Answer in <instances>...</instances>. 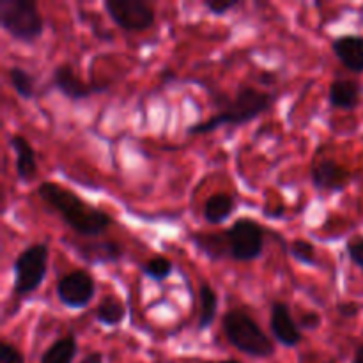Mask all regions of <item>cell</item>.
I'll use <instances>...</instances> for the list:
<instances>
[{
  "mask_svg": "<svg viewBox=\"0 0 363 363\" xmlns=\"http://www.w3.org/2000/svg\"><path fill=\"white\" fill-rule=\"evenodd\" d=\"M38 195L62 218V222L71 230L80 236H101L112 225V218L105 211L91 206L84 199H80V195L60 186V184L46 181V183L39 184Z\"/></svg>",
  "mask_w": 363,
  "mask_h": 363,
  "instance_id": "cell-1",
  "label": "cell"
},
{
  "mask_svg": "<svg viewBox=\"0 0 363 363\" xmlns=\"http://www.w3.org/2000/svg\"><path fill=\"white\" fill-rule=\"evenodd\" d=\"M273 103H275V96L250 87V85L238 87L234 98H229L222 92H215L213 94V105L216 108L215 116H211L204 123L191 124L186 131L188 135H204L211 133L225 124L227 126H241V124L257 119Z\"/></svg>",
  "mask_w": 363,
  "mask_h": 363,
  "instance_id": "cell-2",
  "label": "cell"
},
{
  "mask_svg": "<svg viewBox=\"0 0 363 363\" xmlns=\"http://www.w3.org/2000/svg\"><path fill=\"white\" fill-rule=\"evenodd\" d=\"M222 330L227 340L250 358H269L275 354V344L262 332L252 315L241 308H230L222 318Z\"/></svg>",
  "mask_w": 363,
  "mask_h": 363,
  "instance_id": "cell-3",
  "label": "cell"
},
{
  "mask_svg": "<svg viewBox=\"0 0 363 363\" xmlns=\"http://www.w3.org/2000/svg\"><path fill=\"white\" fill-rule=\"evenodd\" d=\"M0 27L14 41L32 45L45 30V20L34 0H0Z\"/></svg>",
  "mask_w": 363,
  "mask_h": 363,
  "instance_id": "cell-4",
  "label": "cell"
},
{
  "mask_svg": "<svg viewBox=\"0 0 363 363\" xmlns=\"http://www.w3.org/2000/svg\"><path fill=\"white\" fill-rule=\"evenodd\" d=\"M48 257L50 250L46 243H34L18 254L13 262L14 296H28L41 287L48 272Z\"/></svg>",
  "mask_w": 363,
  "mask_h": 363,
  "instance_id": "cell-5",
  "label": "cell"
},
{
  "mask_svg": "<svg viewBox=\"0 0 363 363\" xmlns=\"http://www.w3.org/2000/svg\"><path fill=\"white\" fill-rule=\"evenodd\" d=\"M225 234L234 261L250 262L261 257L264 250V229L261 223L252 218H238Z\"/></svg>",
  "mask_w": 363,
  "mask_h": 363,
  "instance_id": "cell-6",
  "label": "cell"
},
{
  "mask_svg": "<svg viewBox=\"0 0 363 363\" xmlns=\"http://www.w3.org/2000/svg\"><path fill=\"white\" fill-rule=\"evenodd\" d=\"M106 14L119 28L128 32H142L156 21L155 9L144 0H105Z\"/></svg>",
  "mask_w": 363,
  "mask_h": 363,
  "instance_id": "cell-7",
  "label": "cell"
},
{
  "mask_svg": "<svg viewBox=\"0 0 363 363\" xmlns=\"http://www.w3.org/2000/svg\"><path fill=\"white\" fill-rule=\"evenodd\" d=\"M55 294L60 303L73 311H82L96 294V280L89 269H74L57 282Z\"/></svg>",
  "mask_w": 363,
  "mask_h": 363,
  "instance_id": "cell-8",
  "label": "cell"
},
{
  "mask_svg": "<svg viewBox=\"0 0 363 363\" xmlns=\"http://www.w3.org/2000/svg\"><path fill=\"white\" fill-rule=\"evenodd\" d=\"M311 179L315 190L337 194V191L346 190L350 181L353 179V174L347 167L340 165L335 160H319L312 165Z\"/></svg>",
  "mask_w": 363,
  "mask_h": 363,
  "instance_id": "cell-9",
  "label": "cell"
},
{
  "mask_svg": "<svg viewBox=\"0 0 363 363\" xmlns=\"http://www.w3.org/2000/svg\"><path fill=\"white\" fill-rule=\"evenodd\" d=\"M52 87L55 91H59L64 98H67L69 101H82V99L91 98L94 92H103L108 89V85L105 87H99V85L87 84V82L82 80L77 73H74L73 67L69 64H60L53 69L52 73Z\"/></svg>",
  "mask_w": 363,
  "mask_h": 363,
  "instance_id": "cell-10",
  "label": "cell"
},
{
  "mask_svg": "<svg viewBox=\"0 0 363 363\" xmlns=\"http://www.w3.org/2000/svg\"><path fill=\"white\" fill-rule=\"evenodd\" d=\"M269 330L277 342L284 347H296L301 342V330L298 323L294 321L291 308L284 301H275L272 305V314H269Z\"/></svg>",
  "mask_w": 363,
  "mask_h": 363,
  "instance_id": "cell-11",
  "label": "cell"
},
{
  "mask_svg": "<svg viewBox=\"0 0 363 363\" xmlns=\"http://www.w3.org/2000/svg\"><path fill=\"white\" fill-rule=\"evenodd\" d=\"M332 50L346 69L363 73V35H339L332 41Z\"/></svg>",
  "mask_w": 363,
  "mask_h": 363,
  "instance_id": "cell-12",
  "label": "cell"
},
{
  "mask_svg": "<svg viewBox=\"0 0 363 363\" xmlns=\"http://www.w3.org/2000/svg\"><path fill=\"white\" fill-rule=\"evenodd\" d=\"M9 144L16 155V177L21 183H30L38 174V162H35V151L30 142L21 135H13Z\"/></svg>",
  "mask_w": 363,
  "mask_h": 363,
  "instance_id": "cell-13",
  "label": "cell"
},
{
  "mask_svg": "<svg viewBox=\"0 0 363 363\" xmlns=\"http://www.w3.org/2000/svg\"><path fill=\"white\" fill-rule=\"evenodd\" d=\"M78 257L89 264H108L123 259V247L116 241H98V243L73 245Z\"/></svg>",
  "mask_w": 363,
  "mask_h": 363,
  "instance_id": "cell-14",
  "label": "cell"
},
{
  "mask_svg": "<svg viewBox=\"0 0 363 363\" xmlns=\"http://www.w3.org/2000/svg\"><path fill=\"white\" fill-rule=\"evenodd\" d=\"M362 98V87L360 84L353 80H333L328 89V101L333 108L340 110H354L360 105Z\"/></svg>",
  "mask_w": 363,
  "mask_h": 363,
  "instance_id": "cell-15",
  "label": "cell"
},
{
  "mask_svg": "<svg viewBox=\"0 0 363 363\" xmlns=\"http://www.w3.org/2000/svg\"><path fill=\"white\" fill-rule=\"evenodd\" d=\"M191 241L199 248V252L211 261H222V259L230 257L225 230L223 233H195L191 234Z\"/></svg>",
  "mask_w": 363,
  "mask_h": 363,
  "instance_id": "cell-16",
  "label": "cell"
},
{
  "mask_svg": "<svg viewBox=\"0 0 363 363\" xmlns=\"http://www.w3.org/2000/svg\"><path fill=\"white\" fill-rule=\"evenodd\" d=\"M234 209H236V201L233 195L218 191L206 201L204 218L209 225H222L233 216Z\"/></svg>",
  "mask_w": 363,
  "mask_h": 363,
  "instance_id": "cell-17",
  "label": "cell"
},
{
  "mask_svg": "<svg viewBox=\"0 0 363 363\" xmlns=\"http://www.w3.org/2000/svg\"><path fill=\"white\" fill-rule=\"evenodd\" d=\"M94 318L99 325L108 326V328H116V326H119L121 323L124 321V318H126V305H124L117 296L108 294V296L103 298V300L99 301L98 307H96Z\"/></svg>",
  "mask_w": 363,
  "mask_h": 363,
  "instance_id": "cell-18",
  "label": "cell"
},
{
  "mask_svg": "<svg viewBox=\"0 0 363 363\" xmlns=\"http://www.w3.org/2000/svg\"><path fill=\"white\" fill-rule=\"evenodd\" d=\"M77 353V337H74L73 333H69V335H64L60 337V339H57L55 342L43 353L41 362L39 363H73Z\"/></svg>",
  "mask_w": 363,
  "mask_h": 363,
  "instance_id": "cell-19",
  "label": "cell"
},
{
  "mask_svg": "<svg viewBox=\"0 0 363 363\" xmlns=\"http://www.w3.org/2000/svg\"><path fill=\"white\" fill-rule=\"evenodd\" d=\"M199 303H201V312H199V332H204L213 325L218 312V294L208 284H202L199 289Z\"/></svg>",
  "mask_w": 363,
  "mask_h": 363,
  "instance_id": "cell-20",
  "label": "cell"
},
{
  "mask_svg": "<svg viewBox=\"0 0 363 363\" xmlns=\"http://www.w3.org/2000/svg\"><path fill=\"white\" fill-rule=\"evenodd\" d=\"M7 77H9V84L13 87V91L20 96L21 99L28 101V99L34 98L35 94V80L27 69L20 66H13L7 71Z\"/></svg>",
  "mask_w": 363,
  "mask_h": 363,
  "instance_id": "cell-21",
  "label": "cell"
},
{
  "mask_svg": "<svg viewBox=\"0 0 363 363\" xmlns=\"http://www.w3.org/2000/svg\"><path fill=\"white\" fill-rule=\"evenodd\" d=\"M140 269L149 280L160 284V282H165V280L172 275L174 264L170 259L163 257V255H156V257L149 259L145 264H142Z\"/></svg>",
  "mask_w": 363,
  "mask_h": 363,
  "instance_id": "cell-22",
  "label": "cell"
},
{
  "mask_svg": "<svg viewBox=\"0 0 363 363\" xmlns=\"http://www.w3.org/2000/svg\"><path fill=\"white\" fill-rule=\"evenodd\" d=\"M289 254L293 255L294 261L300 262V264L308 266V268L318 266V248H315L314 243H311V241L301 240V238L291 241Z\"/></svg>",
  "mask_w": 363,
  "mask_h": 363,
  "instance_id": "cell-23",
  "label": "cell"
},
{
  "mask_svg": "<svg viewBox=\"0 0 363 363\" xmlns=\"http://www.w3.org/2000/svg\"><path fill=\"white\" fill-rule=\"evenodd\" d=\"M346 252L350 255L351 262L363 272V236L357 234V236H351L346 243Z\"/></svg>",
  "mask_w": 363,
  "mask_h": 363,
  "instance_id": "cell-24",
  "label": "cell"
},
{
  "mask_svg": "<svg viewBox=\"0 0 363 363\" xmlns=\"http://www.w3.org/2000/svg\"><path fill=\"white\" fill-rule=\"evenodd\" d=\"M240 0H208V2H204V7L213 16H223V14L240 7Z\"/></svg>",
  "mask_w": 363,
  "mask_h": 363,
  "instance_id": "cell-25",
  "label": "cell"
},
{
  "mask_svg": "<svg viewBox=\"0 0 363 363\" xmlns=\"http://www.w3.org/2000/svg\"><path fill=\"white\" fill-rule=\"evenodd\" d=\"M0 363H23V354L11 344H0Z\"/></svg>",
  "mask_w": 363,
  "mask_h": 363,
  "instance_id": "cell-26",
  "label": "cell"
},
{
  "mask_svg": "<svg viewBox=\"0 0 363 363\" xmlns=\"http://www.w3.org/2000/svg\"><path fill=\"white\" fill-rule=\"evenodd\" d=\"M321 325V315L318 312H305V314L300 315L298 319V326L300 330H315Z\"/></svg>",
  "mask_w": 363,
  "mask_h": 363,
  "instance_id": "cell-27",
  "label": "cell"
},
{
  "mask_svg": "<svg viewBox=\"0 0 363 363\" xmlns=\"http://www.w3.org/2000/svg\"><path fill=\"white\" fill-rule=\"evenodd\" d=\"M337 314H339L340 318L353 319L360 314V305L354 303V301H342V303L337 305Z\"/></svg>",
  "mask_w": 363,
  "mask_h": 363,
  "instance_id": "cell-28",
  "label": "cell"
},
{
  "mask_svg": "<svg viewBox=\"0 0 363 363\" xmlns=\"http://www.w3.org/2000/svg\"><path fill=\"white\" fill-rule=\"evenodd\" d=\"M105 362V354L101 353V351H92V353H89L87 357L82 358L78 363H103Z\"/></svg>",
  "mask_w": 363,
  "mask_h": 363,
  "instance_id": "cell-29",
  "label": "cell"
},
{
  "mask_svg": "<svg viewBox=\"0 0 363 363\" xmlns=\"http://www.w3.org/2000/svg\"><path fill=\"white\" fill-rule=\"evenodd\" d=\"M353 363H363V344L357 350V353H354L353 357Z\"/></svg>",
  "mask_w": 363,
  "mask_h": 363,
  "instance_id": "cell-30",
  "label": "cell"
},
{
  "mask_svg": "<svg viewBox=\"0 0 363 363\" xmlns=\"http://www.w3.org/2000/svg\"><path fill=\"white\" fill-rule=\"evenodd\" d=\"M216 363H240L238 360H222V362H216Z\"/></svg>",
  "mask_w": 363,
  "mask_h": 363,
  "instance_id": "cell-31",
  "label": "cell"
},
{
  "mask_svg": "<svg viewBox=\"0 0 363 363\" xmlns=\"http://www.w3.org/2000/svg\"><path fill=\"white\" fill-rule=\"evenodd\" d=\"M300 363H312V362H305V360H303V362H300Z\"/></svg>",
  "mask_w": 363,
  "mask_h": 363,
  "instance_id": "cell-32",
  "label": "cell"
}]
</instances>
